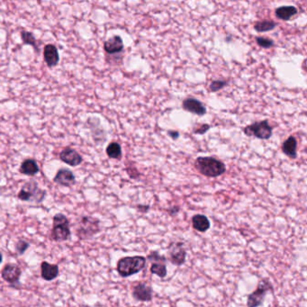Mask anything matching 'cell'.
Returning <instances> with one entry per match:
<instances>
[{
  "mask_svg": "<svg viewBox=\"0 0 307 307\" xmlns=\"http://www.w3.org/2000/svg\"><path fill=\"white\" fill-rule=\"evenodd\" d=\"M2 261H3V255H2V253L0 252V264L2 263Z\"/></svg>",
  "mask_w": 307,
  "mask_h": 307,
  "instance_id": "d6a6232c",
  "label": "cell"
},
{
  "mask_svg": "<svg viewBox=\"0 0 307 307\" xmlns=\"http://www.w3.org/2000/svg\"><path fill=\"white\" fill-rule=\"evenodd\" d=\"M43 59L49 69H53L59 64L60 54L54 44H46L43 49Z\"/></svg>",
  "mask_w": 307,
  "mask_h": 307,
  "instance_id": "2e32d148",
  "label": "cell"
},
{
  "mask_svg": "<svg viewBox=\"0 0 307 307\" xmlns=\"http://www.w3.org/2000/svg\"><path fill=\"white\" fill-rule=\"evenodd\" d=\"M298 10L294 5H282L275 10L276 18L282 21L291 20L294 16L297 15Z\"/></svg>",
  "mask_w": 307,
  "mask_h": 307,
  "instance_id": "ffe728a7",
  "label": "cell"
},
{
  "mask_svg": "<svg viewBox=\"0 0 307 307\" xmlns=\"http://www.w3.org/2000/svg\"><path fill=\"white\" fill-rule=\"evenodd\" d=\"M145 266L146 258L144 257H123L118 261L116 270L122 277H128L143 270Z\"/></svg>",
  "mask_w": 307,
  "mask_h": 307,
  "instance_id": "7a4b0ae2",
  "label": "cell"
},
{
  "mask_svg": "<svg viewBox=\"0 0 307 307\" xmlns=\"http://www.w3.org/2000/svg\"><path fill=\"white\" fill-rule=\"evenodd\" d=\"M192 226L194 230L205 232L210 228V221L204 215H195L192 217Z\"/></svg>",
  "mask_w": 307,
  "mask_h": 307,
  "instance_id": "7402d4cb",
  "label": "cell"
},
{
  "mask_svg": "<svg viewBox=\"0 0 307 307\" xmlns=\"http://www.w3.org/2000/svg\"><path fill=\"white\" fill-rule=\"evenodd\" d=\"M59 158L62 162L68 164L72 167H77L83 162L81 155L78 154L76 150L71 147L63 149L59 154Z\"/></svg>",
  "mask_w": 307,
  "mask_h": 307,
  "instance_id": "8fae6325",
  "label": "cell"
},
{
  "mask_svg": "<svg viewBox=\"0 0 307 307\" xmlns=\"http://www.w3.org/2000/svg\"><path fill=\"white\" fill-rule=\"evenodd\" d=\"M60 274L59 267L55 264H50L47 261L41 263V276L45 281H51L56 279Z\"/></svg>",
  "mask_w": 307,
  "mask_h": 307,
  "instance_id": "ac0fdd59",
  "label": "cell"
},
{
  "mask_svg": "<svg viewBox=\"0 0 307 307\" xmlns=\"http://www.w3.org/2000/svg\"><path fill=\"white\" fill-rule=\"evenodd\" d=\"M100 231V221L91 216H82L76 228V235L78 240L86 241L91 239Z\"/></svg>",
  "mask_w": 307,
  "mask_h": 307,
  "instance_id": "5b68a950",
  "label": "cell"
},
{
  "mask_svg": "<svg viewBox=\"0 0 307 307\" xmlns=\"http://www.w3.org/2000/svg\"><path fill=\"white\" fill-rule=\"evenodd\" d=\"M228 81L223 80V79H218V80H213L209 85V89L211 92H218L221 89L225 88L227 86Z\"/></svg>",
  "mask_w": 307,
  "mask_h": 307,
  "instance_id": "4316f807",
  "label": "cell"
},
{
  "mask_svg": "<svg viewBox=\"0 0 307 307\" xmlns=\"http://www.w3.org/2000/svg\"><path fill=\"white\" fill-rule=\"evenodd\" d=\"M148 259L153 262L151 267V272L163 278L167 276V266H166V258L159 255L158 251H153L148 255Z\"/></svg>",
  "mask_w": 307,
  "mask_h": 307,
  "instance_id": "ba28073f",
  "label": "cell"
},
{
  "mask_svg": "<svg viewBox=\"0 0 307 307\" xmlns=\"http://www.w3.org/2000/svg\"><path fill=\"white\" fill-rule=\"evenodd\" d=\"M106 153H107L108 158H110V159H121L122 156H123L122 147L116 142H112V143L108 144V147L106 149Z\"/></svg>",
  "mask_w": 307,
  "mask_h": 307,
  "instance_id": "cb8c5ba5",
  "label": "cell"
},
{
  "mask_svg": "<svg viewBox=\"0 0 307 307\" xmlns=\"http://www.w3.org/2000/svg\"><path fill=\"white\" fill-rule=\"evenodd\" d=\"M168 134L170 136V138L173 139V140H177L179 139V133L178 131H175V130H170L168 131Z\"/></svg>",
  "mask_w": 307,
  "mask_h": 307,
  "instance_id": "4dcf8cb0",
  "label": "cell"
},
{
  "mask_svg": "<svg viewBox=\"0 0 307 307\" xmlns=\"http://www.w3.org/2000/svg\"><path fill=\"white\" fill-rule=\"evenodd\" d=\"M243 133L249 137L253 136L260 140H269L271 138L273 128L268 120H262L247 125L243 129Z\"/></svg>",
  "mask_w": 307,
  "mask_h": 307,
  "instance_id": "8992f818",
  "label": "cell"
},
{
  "mask_svg": "<svg viewBox=\"0 0 307 307\" xmlns=\"http://www.w3.org/2000/svg\"><path fill=\"white\" fill-rule=\"evenodd\" d=\"M20 36L21 40L23 41L24 44L30 45L36 50V51H39V49H40L39 44L40 43L37 42L36 36L32 32L26 31L25 29H23V30H21Z\"/></svg>",
  "mask_w": 307,
  "mask_h": 307,
  "instance_id": "603a6c76",
  "label": "cell"
},
{
  "mask_svg": "<svg viewBox=\"0 0 307 307\" xmlns=\"http://www.w3.org/2000/svg\"><path fill=\"white\" fill-rule=\"evenodd\" d=\"M87 123L89 125V128L92 133L93 139L94 141L99 144V143H104L106 141V133L104 129L100 125V120L97 117L88 118Z\"/></svg>",
  "mask_w": 307,
  "mask_h": 307,
  "instance_id": "e0dca14e",
  "label": "cell"
},
{
  "mask_svg": "<svg viewBox=\"0 0 307 307\" xmlns=\"http://www.w3.org/2000/svg\"><path fill=\"white\" fill-rule=\"evenodd\" d=\"M137 209H138V211H140V212H142V213H146V212L150 209V206H149V205H139L138 206H137Z\"/></svg>",
  "mask_w": 307,
  "mask_h": 307,
  "instance_id": "1f68e13d",
  "label": "cell"
},
{
  "mask_svg": "<svg viewBox=\"0 0 307 307\" xmlns=\"http://www.w3.org/2000/svg\"><path fill=\"white\" fill-rule=\"evenodd\" d=\"M297 140L295 136H289L282 144V152L290 159L297 157Z\"/></svg>",
  "mask_w": 307,
  "mask_h": 307,
  "instance_id": "44dd1931",
  "label": "cell"
},
{
  "mask_svg": "<svg viewBox=\"0 0 307 307\" xmlns=\"http://www.w3.org/2000/svg\"><path fill=\"white\" fill-rule=\"evenodd\" d=\"M19 172L21 174L34 177L40 172V167L36 159H26L21 163Z\"/></svg>",
  "mask_w": 307,
  "mask_h": 307,
  "instance_id": "d6986e66",
  "label": "cell"
},
{
  "mask_svg": "<svg viewBox=\"0 0 307 307\" xmlns=\"http://www.w3.org/2000/svg\"><path fill=\"white\" fill-rule=\"evenodd\" d=\"M182 108L185 111L203 116L206 114V108L198 99L194 97H188L182 102Z\"/></svg>",
  "mask_w": 307,
  "mask_h": 307,
  "instance_id": "4fadbf2b",
  "label": "cell"
},
{
  "mask_svg": "<svg viewBox=\"0 0 307 307\" xmlns=\"http://www.w3.org/2000/svg\"><path fill=\"white\" fill-rule=\"evenodd\" d=\"M210 124L203 123V124L199 125L197 128L194 129V133L195 134H205V133H207L210 130Z\"/></svg>",
  "mask_w": 307,
  "mask_h": 307,
  "instance_id": "f1b7e54d",
  "label": "cell"
},
{
  "mask_svg": "<svg viewBox=\"0 0 307 307\" xmlns=\"http://www.w3.org/2000/svg\"><path fill=\"white\" fill-rule=\"evenodd\" d=\"M133 297L138 301L150 302L154 297L153 288L146 283H138L133 287Z\"/></svg>",
  "mask_w": 307,
  "mask_h": 307,
  "instance_id": "5bb4252c",
  "label": "cell"
},
{
  "mask_svg": "<svg viewBox=\"0 0 307 307\" xmlns=\"http://www.w3.org/2000/svg\"><path fill=\"white\" fill-rule=\"evenodd\" d=\"M22 275V269L20 267L16 264H6L2 271L1 276L5 282L9 283L11 285H20V276Z\"/></svg>",
  "mask_w": 307,
  "mask_h": 307,
  "instance_id": "30bf717a",
  "label": "cell"
},
{
  "mask_svg": "<svg viewBox=\"0 0 307 307\" xmlns=\"http://www.w3.org/2000/svg\"><path fill=\"white\" fill-rule=\"evenodd\" d=\"M72 231L70 228V220L66 215L58 213L52 218L51 240L57 242L66 241L71 238Z\"/></svg>",
  "mask_w": 307,
  "mask_h": 307,
  "instance_id": "277c9868",
  "label": "cell"
},
{
  "mask_svg": "<svg viewBox=\"0 0 307 307\" xmlns=\"http://www.w3.org/2000/svg\"><path fill=\"white\" fill-rule=\"evenodd\" d=\"M277 24L273 20L258 21L254 24V30L258 33H266V32L272 31L276 28Z\"/></svg>",
  "mask_w": 307,
  "mask_h": 307,
  "instance_id": "d4e9b609",
  "label": "cell"
},
{
  "mask_svg": "<svg viewBox=\"0 0 307 307\" xmlns=\"http://www.w3.org/2000/svg\"><path fill=\"white\" fill-rule=\"evenodd\" d=\"M53 182L65 188H71L76 184V177L71 169H61L57 171Z\"/></svg>",
  "mask_w": 307,
  "mask_h": 307,
  "instance_id": "7c38bea8",
  "label": "cell"
},
{
  "mask_svg": "<svg viewBox=\"0 0 307 307\" xmlns=\"http://www.w3.org/2000/svg\"><path fill=\"white\" fill-rule=\"evenodd\" d=\"M46 191L41 190L35 179L26 182L17 194L18 199L24 202L41 204L46 197Z\"/></svg>",
  "mask_w": 307,
  "mask_h": 307,
  "instance_id": "3957f363",
  "label": "cell"
},
{
  "mask_svg": "<svg viewBox=\"0 0 307 307\" xmlns=\"http://www.w3.org/2000/svg\"><path fill=\"white\" fill-rule=\"evenodd\" d=\"M272 290L271 284L266 279H262L259 283L256 290L248 296L247 307H259L264 302L268 292Z\"/></svg>",
  "mask_w": 307,
  "mask_h": 307,
  "instance_id": "52a82bcc",
  "label": "cell"
},
{
  "mask_svg": "<svg viewBox=\"0 0 307 307\" xmlns=\"http://www.w3.org/2000/svg\"><path fill=\"white\" fill-rule=\"evenodd\" d=\"M104 50L110 55L119 54L124 50L123 39L119 36H114L104 42Z\"/></svg>",
  "mask_w": 307,
  "mask_h": 307,
  "instance_id": "9a60e30c",
  "label": "cell"
},
{
  "mask_svg": "<svg viewBox=\"0 0 307 307\" xmlns=\"http://www.w3.org/2000/svg\"><path fill=\"white\" fill-rule=\"evenodd\" d=\"M257 44L263 49H270L274 46V41L266 37H257Z\"/></svg>",
  "mask_w": 307,
  "mask_h": 307,
  "instance_id": "83f0119b",
  "label": "cell"
},
{
  "mask_svg": "<svg viewBox=\"0 0 307 307\" xmlns=\"http://www.w3.org/2000/svg\"><path fill=\"white\" fill-rule=\"evenodd\" d=\"M194 165L200 174L206 178H217L226 172V164L215 157H198Z\"/></svg>",
  "mask_w": 307,
  "mask_h": 307,
  "instance_id": "6da1fadb",
  "label": "cell"
},
{
  "mask_svg": "<svg viewBox=\"0 0 307 307\" xmlns=\"http://www.w3.org/2000/svg\"><path fill=\"white\" fill-rule=\"evenodd\" d=\"M168 212H169V215L174 216V215H177L179 213V207L177 206V205H174V206H172V207H170L169 209H168Z\"/></svg>",
  "mask_w": 307,
  "mask_h": 307,
  "instance_id": "f546056e",
  "label": "cell"
},
{
  "mask_svg": "<svg viewBox=\"0 0 307 307\" xmlns=\"http://www.w3.org/2000/svg\"><path fill=\"white\" fill-rule=\"evenodd\" d=\"M169 259L172 264L176 266H182L186 261L187 252L183 242H172L169 245Z\"/></svg>",
  "mask_w": 307,
  "mask_h": 307,
  "instance_id": "9c48e42d",
  "label": "cell"
},
{
  "mask_svg": "<svg viewBox=\"0 0 307 307\" xmlns=\"http://www.w3.org/2000/svg\"><path fill=\"white\" fill-rule=\"evenodd\" d=\"M15 247H16V253L19 256H22L23 254L26 253V251L30 247V243L28 241H25V240H18L16 241Z\"/></svg>",
  "mask_w": 307,
  "mask_h": 307,
  "instance_id": "484cf974",
  "label": "cell"
}]
</instances>
